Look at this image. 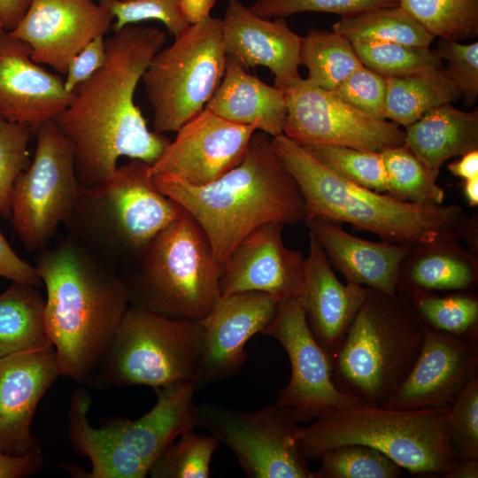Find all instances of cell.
Listing matches in <instances>:
<instances>
[{
  "instance_id": "cell-10",
  "label": "cell",
  "mask_w": 478,
  "mask_h": 478,
  "mask_svg": "<svg viewBox=\"0 0 478 478\" xmlns=\"http://www.w3.org/2000/svg\"><path fill=\"white\" fill-rule=\"evenodd\" d=\"M202 351L200 321L129 305L92 387L143 385L157 390L195 382Z\"/></svg>"
},
{
  "instance_id": "cell-4",
  "label": "cell",
  "mask_w": 478,
  "mask_h": 478,
  "mask_svg": "<svg viewBox=\"0 0 478 478\" xmlns=\"http://www.w3.org/2000/svg\"><path fill=\"white\" fill-rule=\"evenodd\" d=\"M272 143L298 185L305 221L320 218L346 222L382 241L413 246L459 230L466 219L459 205L403 202L351 182L284 134L272 137Z\"/></svg>"
},
{
  "instance_id": "cell-2",
  "label": "cell",
  "mask_w": 478,
  "mask_h": 478,
  "mask_svg": "<svg viewBox=\"0 0 478 478\" xmlns=\"http://www.w3.org/2000/svg\"><path fill=\"white\" fill-rule=\"evenodd\" d=\"M47 337L60 376L93 386L129 306L127 286L113 267L68 235L37 252Z\"/></svg>"
},
{
  "instance_id": "cell-30",
  "label": "cell",
  "mask_w": 478,
  "mask_h": 478,
  "mask_svg": "<svg viewBox=\"0 0 478 478\" xmlns=\"http://www.w3.org/2000/svg\"><path fill=\"white\" fill-rule=\"evenodd\" d=\"M387 120L410 126L428 110L458 100L461 96L441 68L405 77H386Z\"/></svg>"
},
{
  "instance_id": "cell-43",
  "label": "cell",
  "mask_w": 478,
  "mask_h": 478,
  "mask_svg": "<svg viewBox=\"0 0 478 478\" xmlns=\"http://www.w3.org/2000/svg\"><path fill=\"white\" fill-rule=\"evenodd\" d=\"M398 0H256L250 9L266 19L287 18L314 12L335 13L341 17L371 9L397 6Z\"/></svg>"
},
{
  "instance_id": "cell-28",
  "label": "cell",
  "mask_w": 478,
  "mask_h": 478,
  "mask_svg": "<svg viewBox=\"0 0 478 478\" xmlns=\"http://www.w3.org/2000/svg\"><path fill=\"white\" fill-rule=\"evenodd\" d=\"M404 145L438 176L450 158L478 150V111L434 107L405 127Z\"/></svg>"
},
{
  "instance_id": "cell-44",
  "label": "cell",
  "mask_w": 478,
  "mask_h": 478,
  "mask_svg": "<svg viewBox=\"0 0 478 478\" xmlns=\"http://www.w3.org/2000/svg\"><path fill=\"white\" fill-rule=\"evenodd\" d=\"M342 99L380 120L386 115V77L363 66L351 73L334 90Z\"/></svg>"
},
{
  "instance_id": "cell-45",
  "label": "cell",
  "mask_w": 478,
  "mask_h": 478,
  "mask_svg": "<svg viewBox=\"0 0 478 478\" xmlns=\"http://www.w3.org/2000/svg\"><path fill=\"white\" fill-rule=\"evenodd\" d=\"M436 51L446 61L445 72L465 103L474 104L478 96V42L464 44L442 40Z\"/></svg>"
},
{
  "instance_id": "cell-48",
  "label": "cell",
  "mask_w": 478,
  "mask_h": 478,
  "mask_svg": "<svg viewBox=\"0 0 478 478\" xmlns=\"http://www.w3.org/2000/svg\"><path fill=\"white\" fill-rule=\"evenodd\" d=\"M44 463L42 453L11 455L0 451V478H25L38 473Z\"/></svg>"
},
{
  "instance_id": "cell-40",
  "label": "cell",
  "mask_w": 478,
  "mask_h": 478,
  "mask_svg": "<svg viewBox=\"0 0 478 478\" xmlns=\"http://www.w3.org/2000/svg\"><path fill=\"white\" fill-rule=\"evenodd\" d=\"M450 442L459 460L478 459V374L445 407Z\"/></svg>"
},
{
  "instance_id": "cell-54",
  "label": "cell",
  "mask_w": 478,
  "mask_h": 478,
  "mask_svg": "<svg viewBox=\"0 0 478 478\" xmlns=\"http://www.w3.org/2000/svg\"><path fill=\"white\" fill-rule=\"evenodd\" d=\"M4 31V26H3V23H2V20H1V18H0V37H1Z\"/></svg>"
},
{
  "instance_id": "cell-53",
  "label": "cell",
  "mask_w": 478,
  "mask_h": 478,
  "mask_svg": "<svg viewBox=\"0 0 478 478\" xmlns=\"http://www.w3.org/2000/svg\"><path fill=\"white\" fill-rule=\"evenodd\" d=\"M463 192L471 206L478 204V176L465 180Z\"/></svg>"
},
{
  "instance_id": "cell-12",
  "label": "cell",
  "mask_w": 478,
  "mask_h": 478,
  "mask_svg": "<svg viewBox=\"0 0 478 478\" xmlns=\"http://www.w3.org/2000/svg\"><path fill=\"white\" fill-rule=\"evenodd\" d=\"M35 134V157L14 182L10 218L30 252L50 245L81 191L72 148L56 120L43 124Z\"/></svg>"
},
{
  "instance_id": "cell-22",
  "label": "cell",
  "mask_w": 478,
  "mask_h": 478,
  "mask_svg": "<svg viewBox=\"0 0 478 478\" xmlns=\"http://www.w3.org/2000/svg\"><path fill=\"white\" fill-rule=\"evenodd\" d=\"M64 79L31 58L27 43L4 31L0 37V117L33 134L55 120L72 100Z\"/></svg>"
},
{
  "instance_id": "cell-16",
  "label": "cell",
  "mask_w": 478,
  "mask_h": 478,
  "mask_svg": "<svg viewBox=\"0 0 478 478\" xmlns=\"http://www.w3.org/2000/svg\"><path fill=\"white\" fill-rule=\"evenodd\" d=\"M256 131L204 108L178 129L174 140L150 166V173L174 177L192 186L206 185L243 159Z\"/></svg>"
},
{
  "instance_id": "cell-33",
  "label": "cell",
  "mask_w": 478,
  "mask_h": 478,
  "mask_svg": "<svg viewBox=\"0 0 478 478\" xmlns=\"http://www.w3.org/2000/svg\"><path fill=\"white\" fill-rule=\"evenodd\" d=\"M405 294L426 328L478 341V299L475 295L460 292L441 297L433 291L421 290Z\"/></svg>"
},
{
  "instance_id": "cell-35",
  "label": "cell",
  "mask_w": 478,
  "mask_h": 478,
  "mask_svg": "<svg viewBox=\"0 0 478 478\" xmlns=\"http://www.w3.org/2000/svg\"><path fill=\"white\" fill-rule=\"evenodd\" d=\"M435 38L462 41L478 35V0H398Z\"/></svg>"
},
{
  "instance_id": "cell-38",
  "label": "cell",
  "mask_w": 478,
  "mask_h": 478,
  "mask_svg": "<svg viewBox=\"0 0 478 478\" xmlns=\"http://www.w3.org/2000/svg\"><path fill=\"white\" fill-rule=\"evenodd\" d=\"M312 478H397L402 468L371 446L343 444L324 452Z\"/></svg>"
},
{
  "instance_id": "cell-50",
  "label": "cell",
  "mask_w": 478,
  "mask_h": 478,
  "mask_svg": "<svg viewBox=\"0 0 478 478\" xmlns=\"http://www.w3.org/2000/svg\"><path fill=\"white\" fill-rule=\"evenodd\" d=\"M217 0H180L182 13L189 25L209 16Z\"/></svg>"
},
{
  "instance_id": "cell-7",
  "label": "cell",
  "mask_w": 478,
  "mask_h": 478,
  "mask_svg": "<svg viewBox=\"0 0 478 478\" xmlns=\"http://www.w3.org/2000/svg\"><path fill=\"white\" fill-rule=\"evenodd\" d=\"M423 324L408 297H391L368 288L335 355V388L369 405L383 406L415 363L423 343Z\"/></svg>"
},
{
  "instance_id": "cell-24",
  "label": "cell",
  "mask_w": 478,
  "mask_h": 478,
  "mask_svg": "<svg viewBox=\"0 0 478 478\" xmlns=\"http://www.w3.org/2000/svg\"><path fill=\"white\" fill-rule=\"evenodd\" d=\"M367 290V287L348 281L343 284L338 280L324 250L309 231V252L298 300L312 335L330 361L340 348Z\"/></svg>"
},
{
  "instance_id": "cell-6",
  "label": "cell",
  "mask_w": 478,
  "mask_h": 478,
  "mask_svg": "<svg viewBox=\"0 0 478 478\" xmlns=\"http://www.w3.org/2000/svg\"><path fill=\"white\" fill-rule=\"evenodd\" d=\"M195 382H180L157 389V402L136 420L114 417L104 426L90 424V394L75 389L68 410L69 441L88 457L91 470L66 466L73 477L144 478L158 458L184 432L200 426L193 401Z\"/></svg>"
},
{
  "instance_id": "cell-29",
  "label": "cell",
  "mask_w": 478,
  "mask_h": 478,
  "mask_svg": "<svg viewBox=\"0 0 478 478\" xmlns=\"http://www.w3.org/2000/svg\"><path fill=\"white\" fill-rule=\"evenodd\" d=\"M38 287L12 281L0 293V358L50 343Z\"/></svg>"
},
{
  "instance_id": "cell-37",
  "label": "cell",
  "mask_w": 478,
  "mask_h": 478,
  "mask_svg": "<svg viewBox=\"0 0 478 478\" xmlns=\"http://www.w3.org/2000/svg\"><path fill=\"white\" fill-rule=\"evenodd\" d=\"M298 143L341 177L376 192L386 193L387 175L381 151L335 144Z\"/></svg>"
},
{
  "instance_id": "cell-51",
  "label": "cell",
  "mask_w": 478,
  "mask_h": 478,
  "mask_svg": "<svg viewBox=\"0 0 478 478\" xmlns=\"http://www.w3.org/2000/svg\"><path fill=\"white\" fill-rule=\"evenodd\" d=\"M448 170L464 180L478 176V150H471L461 156V158L450 163Z\"/></svg>"
},
{
  "instance_id": "cell-41",
  "label": "cell",
  "mask_w": 478,
  "mask_h": 478,
  "mask_svg": "<svg viewBox=\"0 0 478 478\" xmlns=\"http://www.w3.org/2000/svg\"><path fill=\"white\" fill-rule=\"evenodd\" d=\"M31 129L0 117V214L10 219L14 182L30 166L28 142Z\"/></svg>"
},
{
  "instance_id": "cell-20",
  "label": "cell",
  "mask_w": 478,
  "mask_h": 478,
  "mask_svg": "<svg viewBox=\"0 0 478 478\" xmlns=\"http://www.w3.org/2000/svg\"><path fill=\"white\" fill-rule=\"evenodd\" d=\"M58 376L50 343L0 358V451L11 455L42 453L31 426L39 402Z\"/></svg>"
},
{
  "instance_id": "cell-8",
  "label": "cell",
  "mask_w": 478,
  "mask_h": 478,
  "mask_svg": "<svg viewBox=\"0 0 478 478\" xmlns=\"http://www.w3.org/2000/svg\"><path fill=\"white\" fill-rule=\"evenodd\" d=\"M298 439L309 459L319 460L340 445L360 443L419 475L440 477L459 460L450 442L445 407L398 410L355 405L300 427Z\"/></svg>"
},
{
  "instance_id": "cell-52",
  "label": "cell",
  "mask_w": 478,
  "mask_h": 478,
  "mask_svg": "<svg viewBox=\"0 0 478 478\" xmlns=\"http://www.w3.org/2000/svg\"><path fill=\"white\" fill-rule=\"evenodd\" d=\"M440 477L443 478H477L478 459L458 460L455 465Z\"/></svg>"
},
{
  "instance_id": "cell-26",
  "label": "cell",
  "mask_w": 478,
  "mask_h": 478,
  "mask_svg": "<svg viewBox=\"0 0 478 478\" xmlns=\"http://www.w3.org/2000/svg\"><path fill=\"white\" fill-rule=\"evenodd\" d=\"M204 109L227 121L254 127L271 137L284 134L288 116L283 89L265 83L231 58Z\"/></svg>"
},
{
  "instance_id": "cell-5",
  "label": "cell",
  "mask_w": 478,
  "mask_h": 478,
  "mask_svg": "<svg viewBox=\"0 0 478 478\" xmlns=\"http://www.w3.org/2000/svg\"><path fill=\"white\" fill-rule=\"evenodd\" d=\"M150 165L131 159L92 188H81L64 221L66 235L120 274L140 258L150 242L183 208L160 191Z\"/></svg>"
},
{
  "instance_id": "cell-36",
  "label": "cell",
  "mask_w": 478,
  "mask_h": 478,
  "mask_svg": "<svg viewBox=\"0 0 478 478\" xmlns=\"http://www.w3.org/2000/svg\"><path fill=\"white\" fill-rule=\"evenodd\" d=\"M351 44L363 66L384 77L411 76L443 66L437 51L429 47L372 40H354Z\"/></svg>"
},
{
  "instance_id": "cell-14",
  "label": "cell",
  "mask_w": 478,
  "mask_h": 478,
  "mask_svg": "<svg viewBox=\"0 0 478 478\" xmlns=\"http://www.w3.org/2000/svg\"><path fill=\"white\" fill-rule=\"evenodd\" d=\"M288 116L284 135L300 143L335 144L382 151L405 143V131L353 107L334 90L298 78L281 88Z\"/></svg>"
},
{
  "instance_id": "cell-25",
  "label": "cell",
  "mask_w": 478,
  "mask_h": 478,
  "mask_svg": "<svg viewBox=\"0 0 478 478\" xmlns=\"http://www.w3.org/2000/svg\"><path fill=\"white\" fill-rule=\"evenodd\" d=\"M330 264L348 282L397 295L399 266L411 245L387 241L372 242L345 231L341 223L327 219L305 221Z\"/></svg>"
},
{
  "instance_id": "cell-3",
  "label": "cell",
  "mask_w": 478,
  "mask_h": 478,
  "mask_svg": "<svg viewBox=\"0 0 478 478\" xmlns=\"http://www.w3.org/2000/svg\"><path fill=\"white\" fill-rule=\"evenodd\" d=\"M152 179L199 224L220 266L258 227L305 221L298 185L276 153L272 137L260 131L253 134L243 159L211 183L192 186L171 176Z\"/></svg>"
},
{
  "instance_id": "cell-19",
  "label": "cell",
  "mask_w": 478,
  "mask_h": 478,
  "mask_svg": "<svg viewBox=\"0 0 478 478\" xmlns=\"http://www.w3.org/2000/svg\"><path fill=\"white\" fill-rule=\"evenodd\" d=\"M282 222L265 223L247 235L221 265L220 296L242 291L270 294L279 302L299 298L305 258L289 249Z\"/></svg>"
},
{
  "instance_id": "cell-1",
  "label": "cell",
  "mask_w": 478,
  "mask_h": 478,
  "mask_svg": "<svg viewBox=\"0 0 478 478\" xmlns=\"http://www.w3.org/2000/svg\"><path fill=\"white\" fill-rule=\"evenodd\" d=\"M154 27L127 25L105 40L104 66L72 92L70 104L55 120L68 141L81 188L95 187L128 157L150 166L169 140L150 131L135 91L155 54L166 42Z\"/></svg>"
},
{
  "instance_id": "cell-13",
  "label": "cell",
  "mask_w": 478,
  "mask_h": 478,
  "mask_svg": "<svg viewBox=\"0 0 478 478\" xmlns=\"http://www.w3.org/2000/svg\"><path fill=\"white\" fill-rule=\"evenodd\" d=\"M197 407L200 426L235 455L251 478H312L293 411L278 403L235 411L212 403Z\"/></svg>"
},
{
  "instance_id": "cell-18",
  "label": "cell",
  "mask_w": 478,
  "mask_h": 478,
  "mask_svg": "<svg viewBox=\"0 0 478 478\" xmlns=\"http://www.w3.org/2000/svg\"><path fill=\"white\" fill-rule=\"evenodd\" d=\"M279 301L270 294L242 291L220 296L200 321L203 351L196 377L197 389L237 374L244 363V347L275 316Z\"/></svg>"
},
{
  "instance_id": "cell-27",
  "label": "cell",
  "mask_w": 478,
  "mask_h": 478,
  "mask_svg": "<svg viewBox=\"0 0 478 478\" xmlns=\"http://www.w3.org/2000/svg\"><path fill=\"white\" fill-rule=\"evenodd\" d=\"M460 232L453 230L436 240L416 244L402 260L397 291H463L478 280L477 258L460 245Z\"/></svg>"
},
{
  "instance_id": "cell-32",
  "label": "cell",
  "mask_w": 478,
  "mask_h": 478,
  "mask_svg": "<svg viewBox=\"0 0 478 478\" xmlns=\"http://www.w3.org/2000/svg\"><path fill=\"white\" fill-rule=\"evenodd\" d=\"M332 30L348 40H372L429 47L435 37L399 5L341 17Z\"/></svg>"
},
{
  "instance_id": "cell-42",
  "label": "cell",
  "mask_w": 478,
  "mask_h": 478,
  "mask_svg": "<svg viewBox=\"0 0 478 478\" xmlns=\"http://www.w3.org/2000/svg\"><path fill=\"white\" fill-rule=\"evenodd\" d=\"M99 4L112 16L113 32L127 25L158 20L175 38L190 26L182 13L180 0H99Z\"/></svg>"
},
{
  "instance_id": "cell-34",
  "label": "cell",
  "mask_w": 478,
  "mask_h": 478,
  "mask_svg": "<svg viewBox=\"0 0 478 478\" xmlns=\"http://www.w3.org/2000/svg\"><path fill=\"white\" fill-rule=\"evenodd\" d=\"M382 152L387 175L385 194L403 202L441 205L444 190L436 183V175L405 145Z\"/></svg>"
},
{
  "instance_id": "cell-39",
  "label": "cell",
  "mask_w": 478,
  "mask_h": 478,
  "mask_svg": "<svg viewBox=\"0 0 478 478\" xmlns=\"http://www.w3.org/2000/svg\"><path fill=\"white\" fill-rule=\"evenodd\" d=\"M152 466V478H208L212 458L220 442L195 429L181 434Z\"/></svg>"
},
{
  "instance_id": "cell-17",
  "label": "cell",
  "mask_w": 478,
  "mask_h": 478,
  "mask_svg": "<svg viewBox=\"0 0 478 478\" xmlns=\"http://www.w3.org/2000/svg\"><path fill=\"white\" fill-rule=\"evenodd\" d=\"M112 16L94 0H29L10 35L27 43L32 59L66 74L71 60L90 41L104 36Z\"/></svg>"
},
{
  "instance_id": "cell-9",
  "label": "cell",
  "mask_w": 478,
  "mask_h": 478,
  "mask_svg": "<svg viewBox=\"0 0 478 478\" xmlns=\"http://www.w3.org/2000/svg\"><path fill=\"white\" fill-rule=\"evenodd\" d=\"M220 274L206 235L185 210L120 273L130 305L197 321L220 297Z\"/></svg>"
},
{
  "instance_id": "cell-47",
  "label": "cell",
  "mask_w": 478,
  "mask_h": 478,
  "mask_svg": "<svg viewBox=\"0 0 478 478\" xmlns=\"http://www.w3.org/2000/svg\"><path fill=\"white\" fill-rule=\"evenodd\" d=\"M0 276L36 287L42 285L34 266L22 259L11 247L0 230Z\"/></svg>"
},
{
  "instance_id": "cell-31",
  "label": "cell",
  "mask_w": 478,
  "mask_h": 478,
  "mask_svg": "<svg viewBox=\"0 0 478 478\" xmlns=\"http://www.w3.org/2000/svg\"><path fill=\"white\" fill-rule=\"evenodd\" d=\"M299 61L307 68L306 79L328 90L363 66L351 42L334 30L310 29L301 36Z\"/></svg>"
},
{
  "instance_id": "cell-15",
  "label": "cell",
  "mask_w": 478,
  "mask_h": 478,
  "mask_svg": "<svg viewBox=\"0 0 478 478\" xmlns=\"http://www.w3.org/2000/svg\"><path fill=\"white\" fill-rule=\"evenodd\" d=\"M262 335L279 342L288 354L290 379L280 390L276 403L290 408L298 422L366 405L334 385L330 358L312 335L297 298L279 302L274 318Z\"/></svg>"
},
{
  "instance_id": "cell-23",
  "label": "cell",
  "mask_w": 478,
  "mask_h": 478,
  "mask_svg": "<svg viewBox=\"0 0 478 478\" xmlns=\"http://www.w3.org/2000/svg\"><path fill=\"white\" fill-rule=\"evenodd\" d=\"M222 20V42L227 58L245 69L264 66L283 88L300 78L301 36L290 29L285 18H262L241 0H228Z\"/></svg>"
},
{
  "instance_id": "cell-49",
  "label": "cell",
  "mask_w": 478,
  "mask_h": 478,
  "mask_svg": "<svg viewBox=\"0 0 478 478\" xmlns=\"http://www.w3.org/2000/svg\"><path fill=\"white\" fill-rule=\"evenodd\" d=\"M29 0H0V18L4 29L12 31L23 18Z\"/></svg>"
},
{
  "instance_id": "cell-21",
  "label": "cell",
  "mask_w": 478,
  "mask_h": 478,
  "mask_svg": "<svg viewBox=\"0 0 478 478\" xmlns=\"http://www.w3.org/2000/svg\"><path fill=\"white\" fill-rule=\"evenodd\" d=\"M423 330V343L415 363L383 407L444 408L478 374V341L437 332L424 325Z\"/></svg>"
},
{
  "instance_id": "cell-11",
  "label": "cell",
  "mask_w": 478,
  "mask_h": 478,
  "mask_svg": "<svg viewBox=\"0 0 478 478\" xmlns=\"http://www.w3.org/2000/svg\"><path fill=\"white\" fill-rule=\"evenodd\" d=\"M227 57L222 20L209 16L192 24L158 50L142 76L158 133H176L212 98L225 73Z\"/></svg>"
},
{
  "instance_id": "cell-46",
  "label": "cell",
  "mask_w": 478,
  "mask_h": 478,
  "mask_svg": "<svg viewBox=\"0 0 478 478\" xmlns=\"http://www.w3.org/2000/svg\"><path fill=\"white\" fill-rule=\"evenodd\" d=\"M105 59V40L104 36H98L82 48L69 63L64 80L65 89L72 93L77 86L98 71Z\"/></svg>"
}]
</instances>
